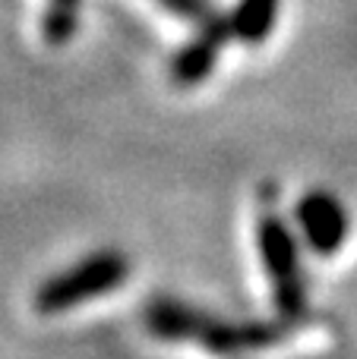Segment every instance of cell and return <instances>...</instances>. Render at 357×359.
<instances>
[{"instance_id":"cell-3","label":"cell","mask_w":357,"mask_h":359,"mask_svg":"<svg viewBox=\"0 0 357 359\" xmlns=\"http://www.w3.org/2000/svg\"><path fill=\"white\" fill-rule=\"evenodd\" d=\"M297 224H301L307 246L316 255H332L348 240L351 217L332 192H307L297 202Z\"/></svg>"},{"instance_id":"cell-6","label":"cell","mask_w":357,"mask_h":359,"mask_svg":"<svg viewBox=\"0 0 357 359\" xmlns=\"http://www.w3.org/2000/svg\"><path fill=\"white\" fill-rule=\"evenodd\" d=\"M278 4L282 0H238V6L228 13L234 38L244 44H263L278 22Z\"/></svg>"},{"instance_id":"cell-1","label":"cell","mask_w":357,"mask_h":359,"mask_svg":"<svg viewBox=\"0 0 357 359\" xmlns=\"http://www.w3.org/2000/svg\"><path fill=\"white\" fill-rule=\"evenodd\" d=\"M126 278H130V259L117 249H98L82 262L70 265L67 271L44 280L35 293V309L44 316L76 309L79 303H89V299L124 287Z\"/></svg>"},{"instance_id":"cell-2","label":"cell","mask_w":357,"mask_h":359,"mask_svg":"<svg viewBox=\"0 0 357 359\" xmlns=\"http://www.w3.org/2000/svg\"><path fill=\"white\" fill-rule=\"evenodd\" d=\"M257 246L266 274L272 280L278 316L288 322H301L307 316V278L301 265V249L278 211L266 208L257 224Z\"/></svg>"},{"instance_id":"cell-7","label":"cell","mask_w":357,"mask_h":359,"mask_svg":"<svg viewBox=\"0 0 357 359\" xmlns=\"http://www.w3.org/2000/svg\"><path fill=\"white\" fill-rule=\"evenodd\" d=\"M162 10L174 13V16L187 19V22H196V25H206L219 16L212 0H155Z\"/></svg>"},{"instance_id":"cell-5","label":"cell","mask_w":357,"mask_h":359,"mask_svg":"<svg viewBox=\"0 0 357 359\" xmlns=\"http://www.w3.org/2000/svg\"><path fill=\"white\" fill-rule=\"evenodd\" d=\"M209 312L187 306L181 299H155L145 306V325L155 337L168 341H200Z\"/></svg>"},{"instance_id":"cell-4","label":"cell","mask_w":357,"mask_h":359,"mask_svg":"<svg viewBox=\"0 0 357 359\" xmlns=\"http://www.w3.org/2000/svg\"><path fill=\"white\" fill-rule=\"evenodd\" d=\"M234 38L231 19L228 16H215L212 22L200 25V35L193 41H187L177 50L174 63H171V79L177 86H200L209 73L215 69L221 57V48Z\"/></svg>"}]
</instances>
